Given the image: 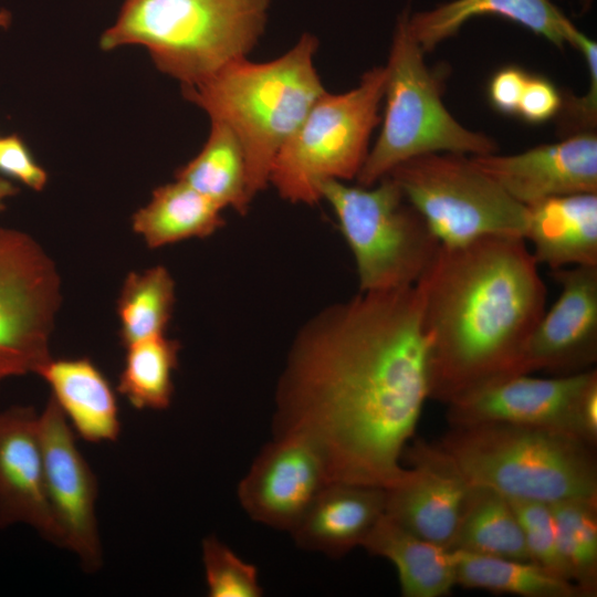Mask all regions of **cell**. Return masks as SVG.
I'll use <instances>...</instances> for the list:
<instances>
[{"label":"cell","mask_w":597,"mask_h":597,"mask_svg":"<svg viewBox=\"0 0 597 597\" xmlns=\"http://www.w3.org/2000/svg\"><path fill=\"white\" fill-rule=\"evenodd\" d=\"M385 505L384 488L329 482L290 533L300 548L342 557L362 546Z\"/></svg>","instance_id":"obj_18"},{"label":"cell","mask_w":597,"mask_h":597,"mask_svg":"<svg viewBox=\"0 0 597 597\" xmlns=\"http://www.w3.org/2000/svg\"><path fill=\"white\" fill-rule=\"evenodd\" d=\"M11 23V14L9 11L0 10V28H7Z\"/></svg>","instance_id":"obj_37"},{"label":"cell","mask_w":597,"mask_h":597,"mask_svg":"<svg viewBox=\"0 0 597 597\" xmlns=\"http://www.w3.org/2000/svg\"><path fill=\"white\" fill-rule=\"evenodd\" d=\"M316 50L317 39L304 33L276 59L256 63L244 57L199 84L181 86L189 102L238 138L253 199L268 187L283 145L326 92L314 63Z\"/></svg>","instance_id":"obj_3"},{"label":"cell","mask_w":597,"mask_h":597,"mask_svg":"<svg viewBox=\"0 0 597 597\" xmlns=\"http://www.w3.org/2000/svg\"><path fill=\"white\" fill-rule=\"evenodd\" d=\"M556 0H452L409 14L408 27L421 49L430 51L480 15H500L542 35L558 48L574 44L578 29L556 6Z\"/></svg>","instance_id":"obj_19"},{"label":"cell","mask_w":597,"mask_h":597,"mask_svg":"<svg viewBox=\"0 0 597 597\" xmlns=\"http://www.w3.org/2000/svg\"><path fill=\"white\" fill-rule=\"evenodd\" d=\"M61 305L55 263L29 234L0 227V381L39 375Z\"/></svg>","instance_id":"obj_10"},{"label":"cell","mask_w":597,"mask_h":597,"mask_svg":"<svg viewBox=\"0 0 597 597\" xmlns=\"http://www.w3.org/2000/svg\"><path fill=\"white\" fill-rule=\"evenodd\" d=\"M450 549L532 562L509 500L486 488L474 486Z\"/></svg>","instance_id":"obj_26"},{"label":"cell","mask_w":597,"mask_h":597,"mask_svg":"<svg viewBox=\"0 0 597 597\" xmlns=\"http://www.w3.org/2000/svg\"><path fill=\"white\" fill-rule=\"evenodd\" d=\"M270 1L125 0L101 48L143 45L161 72L193 86L247 57L263 33Z\"/></svg>","instance_id":"obj_5"},{"label":"cell","mask_w":597,"mask_h":597,"mask_svg":"<svg viewBox=\"0 0 597 597\" xmlns=\"http://www.w3.org/2000/svg\"><path fill=\"white\" fill-rule=\"evenodd\" d=\"M175 300V281L165 266L128 273L117 301L122 345L165 334Z\"/></svg>","instance_id":"obj_28"},{"label":"cell","mask_w":597,"mask_h":597,"mask_svg":"<svg viewBox=\"0 0 597 597\" xmlns=\"http://www.w3.org/2000/svg\"><path fill=\"white\" fill-rule=\"evenodd\" d=\"M19 192V188L10 180L0 177V212L6 209V200Z\"/></svg>","instance_id":"obj_36"},{"label":"cell","mask_w":597,"mask_h":597,"mask_svg":"<svg viewBox=\"0 0 597 597\" xmlns=\"http://www.w3.org/2000/svg\"><path fill=\"white\" fill-rule=\"evenodd\" d=\"M321 196L352 251L359 292L417 284L440 242L390 176L370 187L329 180L322 186Z\"/></svg>","instance_id":"obj_8"},{"label":"cell","mask_w":597,"mask_h":597,"mask_svg":"<svg viewBox=\"0 0 597 597\" xmlns=\"http://www.w3.org/2000/svg\"><path fill=\"white\" fill-rule=\"evenodd\" d=\"M584 55L589 72V88L584 96L569 95L562 101L561 128L567 134L593 132L597 123V45L590 38L577 33L574 45Z\"/></svg>","instance_id":"obj_32"},{"label":"cell","mask_w":597,"mask_h":597,"mask_svg":"<svg viewBox=\"0 0 597 597\" xmlns=\"http://www.w3.org/2000/svg\"><path fill=\"white\" fill-rule=\"evenodd\" d=\"M408 10L398 18L389 57L380 134L356 177L370 187L398 165L430 153L488 155L498 150L489 136L462 126L441 100V83L427 66L425 51L408 27Z\"/></svg>","instance_id":"obj_6"},{"label":"cell","mask_w":597,"mask_h":597,"mask_svg":"<svg viewBox=\"0 0 597 597\" xmlns=\"http://www.w3.org/2000/svg\"><path fill=\"white\" fill-rule=\"evenodd\" d=\"M565 576L585 597L597 595V499L551 504Z\"/></svg>","instance_id":"obj_29"},{"label":"cell","mask_w":597,"mask_h":597,"mask_svg":"<svg viewBox=\"0 0 597 597\" xmlns=\"http://www.w3.org/2000/svg\"><path fill=\"white\" fill-rule=\"evenodd\" d=\"M202 562L210 597H260L258 569L216 536L202 541Z\"/></svg>","instance_id":"obj_30"},{"label":"cell","mask_w":597,"mask_h":597,"mask_svg":"<svg viewBox=\"0 0 597 597\" xmlns=\"http://www.w3.org/2000/svg\"><path fill=\"white\" fill-rule=\"evenodd\" d=\"M362 546L395 566L405 597H442L457 586L454 552L412 534L386 514Z\"/></svg>","instance_id":"obj_22"},{"label":"cell","mask_w":597,"mask_h":597,"mask_svg":"<svg viewBox=\"0 0 597 597\" xmlns=\"http://www.w3.org/2000/svg\"><path fill=\"white\" fill-rule=\"evenodd\" d=\"M507 500L522 528L532 562L567 579L557 549L551 504L525 499Z\"/></svg>","instance_id":"obj_31"},{"label":"cell","mask_w":597,"mask_h":597,"mask_svg":"<svg viewBox=\"0 0 597 597\" xmlns=\"http://www.w3.org/2000/svg\"><path fill=\"white\" fill-rule=\"evenodd\" d=\"M528 75L510 66L498 72L490 84V98L494 107L505 114H516Z\"/></svg>","instance_id":"obj_35"},{"label":"cell","mask_w":597,"mask_h":597,"mask_svg":"<svg viewBox=\"0 0 597 597\" xmlns=\"http://www.w3.org/2000/svg\"><path fill=\"white\" fill-rule=\"evenodd\" d=\"M526 208L525 241L538 264L597 265V193L552 197Z\"/></svg>","instance_id":"obj_20"},{"label":"cell","mask_w":597,"mask_h":597,"mask_svg":"<svg viewBox=\"0 0 597 597\" xmlns=\"http://www.w3.org/2000/svg\"><path fill=\"white\" fill-rule=\"evenodd\" d=\"M471 157L524 206L557 196L597 193V138L593 132L516 155Z\"/></svg>","instance_id":"obj_17"},{"label":"cell","mask_w":597,"mask_h":597,"mask_svg":"<svg viewBox=\"0 0 597 597\" xmlns=\"http://www.w3.org/2000/svg\"><path fill=\"white\" fill-rule=\"evenodd\" d=\"M408 475L386 489L385 514L412 534L449 548L474 486L439 447L418 439L406 447Z\"/></svg>","instance_id":"obj_15"},{"label":"cell","mask_w":597,"mask_h":597,"mask_svg":"<svg viewBox=\"0 0 597 597\" xmlns=\"http://www.w3.org/2000/svg\"><path fill=\"white\" fill-rule=\"evenodd\" d=\"M318 450L296 434L274 436L238 485V499L255 522L291 532L329 483Z\"/></svg>","instance_id":"obj_13"},{"label":"cell","mask_w":597,"mask_h":597,"mask_svg":"<svg viewBox=\"0 0 597 597\" xmlns=\"http://www.w3.org/2000/svg\"><path fill=\"white\" fill-rule=\"evenodd\" d=\"M222 211L218 203L176 179L153 191L150 201L134 213L132 227L156 249L213 234L224 224Z\"/></svg>","instance_id":"obj_23"},{"label":"cell","mask_w":597,"mask_h":597,"mask_svg":"<svg viewBox=\"0 0 597 597\" xmlns=\"http://www.w3.org/2000/svg\"><path fill=\"white\" fill-rule=\"evenodd\" d=\"M522 238L440 245L417 282L428 343L429 399L448 402L519 375L546 310V286Z\"/></svg>","instance_id":"obj_2"},{"label":"cell","mask_w":597,"mask_h":597,"mask_svg":"<svg viewBox=\"0 0 597 597\" xmlns=\"http://www.w3.org/2000/svg\"><path fill=\"white\" fill-rule=\"evenodd\" d=\"M0 172L35 191H41L48 181L46 171L35 163L24 142L15 134L0 137Z\"/></svg>","instance_id":"obj_33"},{"label":"cell","mask_w":597,"mask_h":597,"mask_svg":"<svg viewBox=\"0 0 597 597\" xmlns=\"http://www.w3.org/2000/svg\"><path fill=\"white\" fill-rule=\"evenodd\" d=\"M437 443L471 485L506 499H597L596 446L573 434L482 422L450 427Z\"/></svg>","instance_id":"obj_4"},{"label":"cell","mask_w":597,"mask_h":597,"mask_svg":"<svg viewBox=\"0 0 597 597\" xmlns=\"http://www.w3.org/2000/svg\"><path fill=\"white\" fill-rule=\"evenodd\" d=\"M176 179L218 203L245 214L253 198L249 190L247 163L233 132L211 121L208 138L201 150L180 167Z\"/></svg>","instance_id":"obj_24"},{"label":"cell","mask_w":597,"mask_h":597,"mask_svg":"<svg viewBox=\"0 0 597 597\" xmlns=\"http://www.w3.org/2000/svg\"><path fill=\"white\" fill-rule=\"evenodd\" d=\"M117 391L136 409L164 410L174 395L179 342L165 334L128 345Z\"/></svg>","instance_id":"obj_27"},{"label":"cell","mask_w":597,"mask_h":597,"mask_svg":"<svg viewBox=\"0 0 597 597\" xmlns=\"http://www.w3.org/2000/svg\"><path fill=\"white\" fill-rule=\"evenodd\" d=\"M19 523L63 547L46 493L39 413L31 406L0 411V528Z\"/></svg>","instance_id":"obj_16"},{"label":"cell","mask_w":597,"mask_h":597,"mask_svg":"<svg viewBox=\"0 0 597 597\" xmlns=\"http://www.w3.org/2000/svg\"><path fill=\"white\" fill-rule=\"evenodd\" d=\"M429 399L428 343L416 285L359 292L311 317L279 379L274 436L322 454L331 482L392 488Z\"/></svg>","instance_id":"obj_1"},{"label":"cell","mask_w":597,"mask_h":597,"mask_svg":"<svg viewBox=\"0 0 597 597\" xmlns=\"http://www.w3.org/2000/svg\"><path fill=\"white\" fill-rule=\"evenodd\" d=\"M453 552L462 587L522 597H585L574 583L534 562Z\"/></svg>","instance_id":"obj_25"},{"label":"cell","mask_w":597,"mask_h":597,"mask_svg":"<svg viewBox=\"0 0 597 597\" xmlns=\"http://www.w3.org/2000/svg\"><path fill=\"white\" fill-rule=\"evenodd\" d=\"M561 105V95L552 83L542 77L528 76L517 114L527 122L542 123L557 114Z\"/></svg>","instance_id":"obj_34"},{"label":"cell","mask_w":597,"mask_h":597,"mask_svg":"<svg viewBox=\"0 0 597 597\" xmlns=\"http://www.w3.org/2000/svg\"><path fill=\"white\" fill-rule=\"evenodd\" d=\"M450 427L509 422L540 427L597 443V371L547 378L519 374L447 404Z\"/></svg>","instance_id":"obj_11"},{"label":"cell","mask_w":597,"mask_h":597,"mask_svg":"<svg viewBox=\"0 0 597 597\" xmlns=\"http://www.w3.org/2000/svg\"><path fill=\"white\" fill-rule=\"evenodd\" d=\"M551 275L561 293L532 331L519 374L573 375L597 362V265L551 270Z\"/></svg>","instance_id":"obj_14"},{"label":"cell","mask_w":597,"mask_h":597,"mask_svg":"<svg viewBox=\"0 0 597 597\" xmlns=\"http://www.w3.org/2000/svg\"><path fill=\"white\" fill-rule=\"evenodd\" d=\"M386 76V66H375L354 88L338 94L326 91L313 104L271 169L269 184L284 200L314 205L322 200L326 181L357 177L380 121Z\"/></svg>","instance_id":"obj_7"},{"label":"cell","mask_w":597,"mask_h":597,"mask_svg":"<svg viewBox=\"0 0 597 597\" xmlns=\"http://www.w3.org/2000/svg\"><path fill=\"white\" fill-rule=\"evenodd\" d=\"M390 176L443 247L488 235L525 240L527 208L472 159L430 153L398 165Z\"/></svg>","instance_id":"obj_9"},{"label":"cell","mask_w":597,"mask_h":597,"mask_svg":"<svg viewBox=\"0 0 597 597\" xmlns=\"http://www.w3.org/2000/svg\"><path fill=\"white\" fill-rule=\"evenodd\" d=\"M76 436L91 443L114 442L122 431L114 389L88 358L50 359L40 370Z\"/></svg>","instance_id":"obj_21"},{"label":"cell","mask_w":597,"mask_h":597,"mask_svg":"<svg viewBox=\"0 0 597 597\" xmlns=\"http://www.w3.org/2000/svg\"><path fill=\"white\" fill-rule=\"evenodd\" d=\"M46 493L63 537L86 573L103 566V547L96 519L98 483L81 453L75 432L51 396L39 413Z\"/></svg>","instance_id":"obj_12"}]
</instances>
